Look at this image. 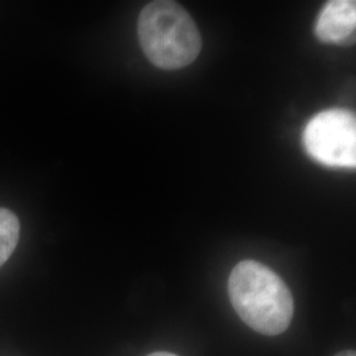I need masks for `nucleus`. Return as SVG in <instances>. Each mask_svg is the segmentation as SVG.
Here are the masks:
<instances>
[{
    "label": "nucleus",
    "instance_id": "obj_2",
    "mask_svg": "<svg viewBox=\"0 0 356 356\" xmlns=\"http://www.w3.org/2000/svg\"><path fill=\"white\" fill-rule=\"evenodd\" d=\"M141 48L154 66L176 70L195 61L202 38L193 17L176 1L157 0L147 4L139 16Z\"/></svg>",
    "mask_w": 356,
    "mask_h": 356
},
{
    "label": "nucleus",
    "instance_id": "obj_3",
    "mask_svg": "<svg viewBox=\"0 0 356 356\" xmlns=\"http://www.w3.org/2000/svg\"><path fill=\"white\" fill-rule=\"evenodd\" d=\"M304 145L310 157L331 168H355L356 119L347 110H326L309 120Z\"/></svg>",
    "mask_w": 356,
    "mask_h": 356
},
{
    "label": "nucleus",
    "instance_id": "obj_6",
    "mask_svg": "<svg viewBox=\"0 0 356 356\" xmlns=\"http://www.w3.org/2000/svg\"><path fill=\"white\" fill-rule=\"evenodd\" d=\"M335 356H356L355 351H351V350H347V351H343V353H339V354H337Z\"/></svg>",
    "mask_w": 356,
    "mask_h": 356
},
{
    "label": "nucleus",
    "instance_id": "obj_5",
    "mask_svg": "<svg viewBox=\"0 0 356 356\" xmlns=\"http://www.w3.org/2000/svg\"><path fill=\"white\" fill-rule=\"evenodd\" d=\"M20 236L17 216L8 209H0V267L13 254Z\"/></svg>",
    "mask_w": 356,
    "mask_h": 356
},
{
    "label": "nucleus",
    "instance_id": "obj_4",
    "mask_svg": "<svg viewBox=\"0 0 356 356\" xmlns=\"http://www.w3.org/2000/svg\"><path fill=\"white\" fill-rule=\"evenodd\" d=\"M356 29V1L332 0L319 13L316 35L326 44H351Z\"/></svg>",
    "mask_w": 356,
    "mask_h": 356
},
{
    "label": "nucleus",
    "instance_id": "obj_7",
    "mask_svg": "<svg viewBox=\"0 0 356 356\" xmlns=\"http://www.w3.org/2000/svg\"><path fill=\"white\" fill-rule=\"evenodd\" d=\"M148 356H178L175 354H170V353H153L151 355Z\"/></svg>",
    "mask_w": 356,
    "mask_h": 356
},
{
    "label": "nucleus",
    "instance_id": "obj_1",
    "mask_svg": "<svg viewBox=\"0 0 356 356\" xmlns=\"http://www.w3.org/2000/svg\"><path fill=\"white\" fill-rule=\"evenodd\" d=\"M229 296L238 316L254 331L279 335L289 327L294 313L292 293L264 264L241 261L229 275Z\"/></svg>",
    "mask_w": 356,
    "mask_h": 356
}]
</instances>
